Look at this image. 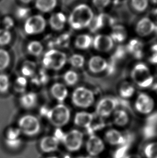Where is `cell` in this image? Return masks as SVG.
<instances>
[{
	"label": "cell",
	"instance_id": "1",
	"mask_svg": "<svg viewBox=\"0 0 157 158\" xmlns=\"http://www.w3.org/2000/svg\"><path fill=\"white\" fill-rule=\"evenodd\" d=\"M94 16L93 10L89 5L80 3L73 9L67 21L73 29L82 30L89 27Z\"/></svg>",
	"mask_w": 157,
	"mask_h": 158
},
{
	"label": "cell",
	"instance_id": "2",
	"mask_svg": "<svg viewBox=\"0 0 157 158\" xmlns=\"http://www.w3.org/2000/svg\"><path fill=\"white\" fill-rule=\"evenodd\" d=\"M134 83L141 89H147L153 85L154 77L147 64L139 62L134 65L130 74Z\"/></svg>",
	"mask_w": 157,
	"mask_h": 158
},
{
	"label": "cell",
	"instance_id": "3",
	"mask_svg": "<svg viewBox=\"0 0 157 158\" xmlns=\"http://www.w3.org/2000/svg\"><path fill=\"white\" fill-rule=\"evenodd\" d=\"M67 56L64 52L51 49L45 53L42 60V65L48 70L58 71L65 66Z\"/></svg>",
	"mask_w": 157,
	"mask_h": 158
},
{
	"label": "cell",
	"instance_id": "4",
	"mask_svg": "<svg viewBox=\"0 0 157 158\" xmlns=\"http://www.w3.org/2000/svg\"><path fill=\"white\" fill-rule=\"evenodd\" d=\"M46 118L52 125L60 128L65 126L70 122V111L66 105L59 103L49 110Z\"/></svg>",
	"mask_w": 157,
	"mask_h": 158
},
{
	"label": "cell",
	"instance_id": "5",
	"mask_svg": "<svg viewBox=\"0 0 157 158\" xmlns=\"http://www.w3.org/2000/svg\"><path fill=\"white\" fill-rule=\"evenodd\" d=\"M95 96L93 91L88 88L80 86L76 88L72 94V102L75 106L87 109L93 105Z\"/></svg>",
	"mask_w": 157,
	"mask_h": 158
},
{
	"label": "cell",
	"instance_id": "6",
	"mask_svg": "<svg viewBox=\"0 0 157 158\" xmlns=\"http://www.w3.org/2000/svg\"><path fill=\"white\" fill-rule=\"evenodd\" d=\"M18 126L22 134L28 137L36 135L41 130V124L38 119L31 114L22 116L18 120Z\"/></svg>",
	"mask_w": 157,
	"mask_h": 158
},
{
	"label": "cell",
	"instance_id": "7",
	"mask_svg": "<svg viewBox=\"0 0 157 158\" xmlns=\"http://www.w3.org/2000/svg\"><path fill=\"white\" fill-rule=\"evenodd\" d=\"M46 25V20L42 15H31L26 19L24 24V30L28 35H36L43 32Z\"/></svg>",
	"mask_w": 157,
	"mask_h": 158
},
{
	"label": "cell",
	"instance_id": "8",
	"mask_svg": "<svg viewBox=\"0 0 157 158\" xmlns=\"http://www.w3.org/2000/svg\"><path fill=\"white\" fill-rule=\"evenodd\" d=\"M62 142L68 151L77 152L80 150L84 142V135L78 130H72L62 137Z\"/></svg>",
	"mask_w": 157,
	"mask_h": 158
},
{
	"label": "cell",
	"instance_id": "9",
	"mask_svg": "<svg viewBox=\"0 0 157 158\" xmlns=\"http://www.w3.org/2000/svg\"><path fill=\"white\" fill-rule=\"evenodd\" d=\"M119 107V99L113 97L107 96L100 99L96 106V115L100 118L111 116Z\"/></svg>",
	"mask_w": 157,
	"mask_h": 158
},
{
	"label": "cell",
	"instance_id": "10",
	"mask_svg": "<svg viewBox=\"0 0 157 158\" xmlns=\"http://www.w3.org/2000/svg\"><path fill=\"white\" fill-rule=\"evenodd\" d=\"M134 107L136 111L140 114L150 115L155 107V102L150 95L141 92L136 97Z\"/></svg>",
	"mask_w": 157,
	"mask_h": 158
},
{
	"label": "cell",
	"instance_id": "11",
	"mask_svg": "<svg viewBox=\"0 0 157 158\" xmlns=\"http://www.w3.org/2000/svg\"><path fill=\"white\" fill-rule=\"evenodd\" d=\"M106 144L104 140L97 135H91L86 142V150L91 157H96L104 152Z\"/></svg>",
	"mask_w": 157,
	"mask_h": 158
},
{
	"label": "cell",
	"instance_id": "12",
	"mask_svg": "<svg viewBox=\"0 0 157 158\" xmlns=\"http://www.w3.org/2000/svg\"><path fill=\"white\" fill-rule=\"evenodd\" d=\"M92 45L94 49L100 52H108L114 47V42L109 35L98 34L93 39Z\"/></svg>",
	"mask_w": 157,
	"mask_h": 158
},
{
	"label": "cell",
	"instance_id": "13",
	"mask_svg": "<svg viewBox=\"0 0 157 158\" xmlns=\"http://www.w3.org/2000/svg\"><path fill=\"white\" fill-rule=\"evenodd\" d=\"M104 140L109 145L120 147L127 143V137L116 128H110L104 133Z\"/></svg>",
	"mask_w": 157,
	"mask_h": 158
},
{
	"label": "cell",
	"instance_id": "14",
	"mask_svg": "<svg viewBox=\"0 0 157 158\" xmlns=\"http://www.w3.org/2000/svg\"><path fill=\"white\" fill-rule=\"evenodd\" d=\"M155 23L149 17H143L136 23L135 31L139 36H149L155 31Z\"/></svg>",
	"mask_w": 157,
	"mask_h": 158
},
{
	"label": "cell",
	"instance_id": "15",
	"mask_svg": "<svg viewBox=\"0 0 157 158\" xmlns=\"http://www.w3.org/2000/svg\"><path fill=\"white\" fill-rule=\"evenodd\" d=\"M107 66V60L100 56H93L88 62V69L94 74H99L106 71Z\"/></svg>",
	"mask_w": 157,
	"mask_h": 158
},
{
	"label": "cell",
	"instance_id": "16",
	"mask_svg": "<svg viewBox=\"0 0 157 158\" xmlns=\"http://www.w3.org/2000/svg\"><path fill=\"white\" fill-rule=\"evenodd\" d=\"M67 22L66 15L62 12L58 11L50 16L49 19V24L52 29L54 31L63 30Z\"/></svg>",
	"mask_w": 157,
	"mask_h": 158
},
{
	"label": "cell",
	"instance_id": "17",
	"mask_svg": "<svg viewBox=\"0 0 157 158\" xmlns=\"http://www.w3.org/2000/svg\"><path fill=\"white\" fill-rule=\"evenodd\" d=\"M60 142L56 136H46L43 137L40 141V150L44 153H52L58 149Z\"/></svg>",
	"mask_w": 157,
	"mask_h": 158
},
{
	"label": "cell",
	"instance_id": "18",
	"mask_svg": "<svg viewBox=\"0 0 157 158\" xmlns=\"http://www.w3.org/2000/svg\"><path fill=\"white\" fill-rule=\"evenodd\" d=\"M94 119L93 114L88 112L81 111L75 114L74 118V123L76 126L79 127L88 129L93 124Z\"/></svg>",
	"mask_w": 157,
	"mask_h": 158
},
{
	"label": "cell",
	"instance_id": "19",
	"mask_svg": "<svg viewBox=\"0 0 157 158\" xmlns=\"http://www.w3.org/2000/svg\"><path fill=\"white\" fill-rule=\"evenodd\" d=\"M126 50L135 58L140 60L143 56V43L138 39H131L126 45Z\"/></svg>",
	"mask_w": 157,
	"mask_h": 158
},
{
	"label": "cell",
	"instance_id": "20",
	"mask_svg": "<svg viewBox=\"0 0 157 158\" xmlns=\"http://www.w3.org/2000/svg\"><path fill=\"white\" fill-rule=\"evenodd\" d=\"M112 114V120L115 126L124 127L129 124L130 115L127 110L122 108L117 109Z\"/></svg>",
	"mask_w": 157,
	"mask_h": 158
},
{
	"label": "cell",
	"instance_id": "21",
	"mask_svg": "<svg viewBox=\"0 0 157 158\" xmlns=\"http://www.w3.org/2000/svg\"><path fill=\"white\" fill-rule=\"evenodd\" d=\"M50 91L52 96L59 103H63L68 97L67 88L65 85L61 83L53 84Z\"/></svg>",
	"mask_w": 157,
	"mask_h": 158
},
{
	"label": "cell",
	"instance_id": "22",
	"mask_svg": "<svg viewBox=\"0 0 157 158\" xmlns=\"http://www.w3.org/2000/svg\"><path fill=\"white\" fill-rule=\"evenodd\" d=\"M107 17L103 14H100L97 16H95L91 23L88 27L89 28V30L91 32H93V33L97 32L102 28H104L107 22L109 24V26L113 27L114 24V20L111 18H110L108 21H107Z\"/></svg>",
	"mask_w": 157,
	"mask_h": 158
},
{
	"label": "cell",
	"instance_id": "23",
	"mask_svg": "<svg viewBox=\"0 0 157 158\" xmlns=\"http://www.w3.org/2000/svg\"><path fill=\"white\" fill-rule=\"evenodd\" d=\"M38 101V97L34 92L25 93L19 98V103L21 106L26 110L34 108Z\"/></svg>",
	"mask_w": 157,
	"mask_h": 158
},
{
	"label": "cell",
	"instance_id": "24",
	"mask_svg": "<svg viewBox=\"0 0 157 158\" xmlns=\"http://www.w3.org/2000/svg\"><path fill=\"white\" fill-rule=\"evenodd\" d=\"M110 36L114 43L116 42L121 44L124 42L127 39V31L123 26L115 25L113 26L112 28Z\"/></svg>",
	"mask_w": 157,
	"mask_h": 158
},
{
	"label": "cell",
	"instance_id": "25",
	"mask_svg": "<svg viewBox=\"0 0 157 158\" xmlns=\"http://www.w3.org/2000/svg\"><path fill=\"white\" fill-rule=\"evenodd\" d=\"M58 0H35L37 10L42 13H50L57 7Z\"/></svg>",
	"mask_w": 157,
	"mask_h": 158
},
{
	"label": "cell",
	"instance_id": "26",
	"mask_svg": "<svg viewBox=\"0 0 157 158\" xmlns=\"http://www.w3.org/2000/svg\"><path fill=\"white\" fill-rule=\"evenodd\" d=\"M118 92L121 99L127 100L134 96L135 93V88L132 84L129 81H124L120 84Z\"/></svg>",
	"mask_w": 157,
	"mask_h": 158
},
{
	"label": "cell",
	"instance_id": "27",
	"mask_svg": "<svg viewBox=\"0 0 157 158\" xmlns=\"http://www.w3.org/2000/svg\"><path fill=\"white\" fill-rule=\"evenodd\" d=\"M93 39V37L88 34L79 35L75 39V47L79 50L88 49L92 45Z\"/></svg>",
	"mask_w": 157,
	"mask_h": 158
},
{
	"label": "cell",
	"instance_id": "28",
	"mask_svg": "<svg viewBox=\"0 0 157 158\" xmlns=\"http://www.w3.org/2000/svg\"><path fill=\"white\" fill-rule=\"evenodd\" d=\"M70 42V35L68 33H64L60 35L53 41L51 49H53L54 47L59 48H66L69 46Z\"/></svg>",
	"mask_w": 157,
	"mask_h": 158
},
{
	"label": "cell",
	"instance_id": "29",
	"mask_svg": "<svg viewBox=\"0 0 157 158\" xmlns=\"http://www.w3.org/2000/svg\"><path fill=\"white\" fill-rule=\"evenodd\" d=\"M36 65L31 60H26L22 66V75L26 78H32L36 73Z\"/></svg>",
	"mask_w": 157,
	"mask_h": 158
},
{
	"label": "cell",
	"instance_id": "30",
	"mask_svg": "<svg viewBox=\"0 0 157 158\" xmlns=\"http://www.w3.org/2000/svg\"><path fill=\"white\" fill-rule=\"evenodd\" d=\"M143 154L145 158H157V141L147 143L143 148Z\"/></svg>",
	"mask_w": 157,
	"mask_h": 158
},
{
	"label": "cell",
	"instance_id": "31",
	"mask_svg": "<svg viewBox=\"0 0 157 158\" xmlns=\"http://www.w3.org/2000/svg\"><path fill=\"white\" fill-rule=\"evenodd\" d=\"M44 47L42 43L38 41H31L27 45V51L31 55L38 57L42 55Z\"/></svg>",
	"mask_w": 157,
	"mask_h": 158
},
{
	"label": "cell",
	"instance_id": "32",
	"mask_svg": "<svg viewBox=\"0 0 157 158\" xmlns=\"http://www.w3.org/2000/svg\"><path fill=\"white\" fill-rule=\"evenodd\" d=\"M78 73L74 70L67 71L64 73L63 79L67 85L72 86L77 84L78 82Z\"/></svg>",
	"mask_w": 157,
	"mask_h": 158
},
{
	"label": "cell",
	"instance_id": "33",
	"mask_svg": "<svg viewBox=\"0 0 157 158\" xmlns=\"http://www.w3.org/2000/svg\"><path fill=\"white\" fill-rule=\"evenodd\" d=\"M68 62L73 68L81 69L84 66L86 61L83 56L78 53H75L70 56Z\"/></svg>",
	"mask_w": 157,
	"mask_h": 158
},
{
	"label": "cell",
	"instance_id": "34",
	"mask_svg": "<svg viewBox=\"0 0 157 158\" xmlns=\"http://www.w3.org/2000/svg\"><path fill=\"white\" fill-rule=\"evenodd\" d=\"M49 80V76L44 70H40L35 73L32 77L31 82L37 86H40L46 83Z\"/></svg>",
	"mask_w": 157,
	"mask_h": 158
},
{
	"label": "cell",
	"instance_id": "35",
	"mask_svg": "<svg viewBox=\"0 0 157 158\" xmlns=\"http://www.w3.org/2000/svg\"><path fill=\"white\" fill-rule=\"evenodd\" d=\"M28 85L27 78L23 76L17 77L14 82V89L16 92L24 94L26 91Z\"/></svg>",
	"mask_w": 157,
	"mask_h": 158
},
{
	"label": "cell",
	"instance_id": "36",
	"mask_svg": "<svg viewBox=\"0 0 157 158\" xmlns=\"http://www.w3.org/2000/svg\"><path fill=\"white\" fill-rule=\"evenodd\" d=\"M150 0H131L132 8L138 13H143L149 7Z\"/></svg>",
	"mask_w": 157,
	"mask_h": 158
},
{
	"label": "cell",
	"instance_id": "37",
	"mask_svg": "<svg viewBox=\"0 0 157 158\" xmlns=\"http://www.w3.org/2000/svg\"><path fill=\"white\" fill-rule=\"evenodd\" d=\"M10 63V56L8 52L0 49V71L6 70Z\"/></svg>",
	"mask_w": 157,
	"mask_h": 158
},
{
	"label": "cell",
	"instance_id": "38",
	"mask_svg": "<svg viewBox=\"0 0 157 158\" xmlns=\"http://www.w3.org/2000/svg\"><path fill=\"white\" fill-rule=\"evenodd\" d=\"M31 9L27 6H20L16 9L15 15L18 19H26L31 16Z\"/></svg>",
	"mask_w": 157,
	"mask_h": 158
},
{
	"label": "cell",
	"instance_id": "39",
	"mask_svg": "<svg viewBox=\"0 0 157 158\" xmlns=\"http://www.w3.org/2000/svg\"><path fill=\"white\" fill-rule=\"evenodd\" d=\"M12 36L10 30L4 28L0 29V46L4 47L10 43Z\"/></svg>",
	"mask_w": 157,
	"mask_h": 158
},
{
	"label": "cell",
	"instance_id": "40",
	"mask_svg": "<svg viewBox=\"0 0 157 158\" xmlns=\"http://www.w3.org/2000/svg\"><path fill=\"white\" fill-rule=\"evenodd\" d=\"M10 88V80L7 75L4 73L0 74V93L5 94L8 92Z\"/></svg>",
	"mask_w": 157,
	"mask_h": 158
},
{
	"label": "cell",
	"instance_id": "41",
	"mask_svg": "<svg viewBox=\"0 0 157 158\" xmlns=\"http://www.w3.org/2000/svg\"><path fill=\"white\" fill-rule=\"evenodd\" d=\"M127 53V52L125 47L123 45H119L113 53L111 58L117 62L119 60H122L125 57Z\"/></svg>",
	"mask_w": 157,
	"mask_h": 158
},
{
	"label": "cell",
	"instance_id": "42",
	"mask_svg": "<svg viewBox=\"0 0 157 158\" xmlns=\"http://www.w3.org/2000/svg\"><path fill=\"white\" fill-rule=\"evenodd\" d=\"M21 134V131L18 127H11L6 131V140H13L19 139Z\"/></svg>",
	"mask_w": 157,
	"mask_h": 158
},
{
	"label": "cell",
	"instance_id": "43",
	"mask_svg": "<svg viewBox=\"0 0 157 158\" xmlns=\"http://www.w3.org/2000/svg\"><path fill=\"white\" fill-rule=\"evenodd\" d=\"M148 60L151 64L157 65V43L152 44L150 48Z\"/></svg>",
	"mask_w": 157,
	"mask_h": 158
},
{
	"label": "cell",
	"instance_id": "44",
	"mask_svg": "<svg viewBox=\"0 0 157 158\" xmlns=\"http://www.w3.org/2000/svg\"><path fill=\"white\" fill-rule=\"evenodd\" d=\"M94 6L98 10H104L111 4V0H93Z\"/></svg>",
	"mask_w": 157,
	"mask_h": 158
},
{
	"label": "cell",
	"instance_id": "45",
	"mask_svg": "<svg viewBox=\"0 0 157 158\" xmlns=\"http://www.w3.org/2000/svg\"><path fill=\"white\" fill-rule=\"evenodd\" d=\"M2 23L4 29L10 30L15 26V21L12 17L7 16L3 19Z\"/></svg>",
	"mask_w": 157,
	"mask_h": 158
},
{
	"label": "cell",
	"instance_id": "46",
	"mask_svg": "<svg viewBox=\"0 0 157 158\" xmlns=\"http://www.w3.org/2000/svg\"><path fill=\"white\" fill-rule=\"evenodd\" d=\"M5 143L8 148L12 150H16L21 146L22 144V140L21 138L16 140H6Z\"/></svg>",
	"mask_w": 157,
	"mask_h": 158
},
{
	"label": "cell",
	"instance_id": "47",
	"mask_svg": "<svg viewBox=\"0 0 157 158\" xmlns=\"http://www.w3.org/2000/svg\"><path fill=\"white\" fill-rule=\"evenodd\" d=\"M116 63L117 62L111 57L109 61L108 62V66L106 71L108 76H111L115 73L116 70Z\"/></svg>",
	"mask_w": 157,
	"mask_h": 158
},
{
	"label": "cell",
	"instance_id": "48",
	"mask_svg": "<svg viewBox=\"0 0 157 158\" xmlns=\"http://www.w3.org/2000/svg\"><path fill=\"white\" fill-rule=\"evenodd\" d=\"M144 133L146 137H152L155 134V126L151 124H147L144 128Z\"/></svg>",
	"mask_w": 157,
	"mask_h": 158
},
{
	"label": "cell",
	"instance_id": "49",
	"mask_svg": "<svg viewBox=\"0 0 157 158\" xmlns=\"http://www.w3.org/2000/svg\"><path fill=\"white\" fill-rule=\"evenodd\" d=\"M124 158H142L139 154H127Z\"/></svg>",
	"mask_w": 157,
	"mask_h": 158
},
{
	"label": "cell",
	"instance_id": "50",
	"mask_svg": "<svg viewBox=\"0 0 157 158\" xmlns=\"http://www.w3.org/2000/svg\"><path fill=\"white\" fill-rule=\"evenodd\" d=\"M21 2L25 4H28L31 3L34 0H19Z\"/></svg>",
	"mask_w": 157,
	"mask_h": 158
},
{
	"label": "cell",
	"instance_id": "51",
	"mask_svg": "<svg viewBox=\"0 0 157 158\" xmlns=\"http://www.w3.org/2000/svg\"><path fill=\"white\" fill-rule=\"evenodd\" d=\"M152 89H153L154 91L155 92V94H156L157 95V83H156L155 84L153 85Z\"/></svg>",
	"mask_w": 157,
	"mask_h": 158
},
{
	"label": "cell",
	"instance_id": "52",
	"mask_svg": "<svg viewBox=\"0 0 157 158\" xmlns=\"http://www.w3.org/2000/svg\"><path fill=\"white\" fill-rule=\"evenodd\" d=\"M153 15L155 17V19H157V8L155 9V10H154L153 13Z\"/></svg>",
	"mask_w": 157,
	"mask_h": 158
},
{
	"label": "cell",
	"instance_id": "53",
	"mask_svg": "<svg viewBox=\"0 0 157 158\" xmlns=\"http://www.w3.org/2000/svg\"><path fill=\"white\" fill-rule=\"evenodd\" d=\"M151 1L153 3V4L157 5V0H151Z\"/></svg>",
	"mask_w": 157,
	"mask_h": 158
},
{
	"label": "cell",
	"instance_id": "54",
	"mask_svg": "<svg viewBox=\"0 0 157 158\" xmlns=\"http://www.w3.org/2000/svg\"><path fill=\"white\" fill-rule=\"evenodd\" d=\"M46 158H59L58 157H57V156H49V157H47Z\"/></svg>",
	"mask_w": 157,
	"mask_h": 158
},
{
	"label": "cell",
	"instance_id": "55",
	"mask_svg": "<svg viewBox=\"0 0 157 158\" xmlns=\"http://www.w3.org/2000/svg\"><path fill=\"white\" fill-rule=\"evenodd\" d=\"M86 158V157H80V158Z\"/></svg>",
	"mask_w": 157,
	"mask_h": 158
}]
</instances>
